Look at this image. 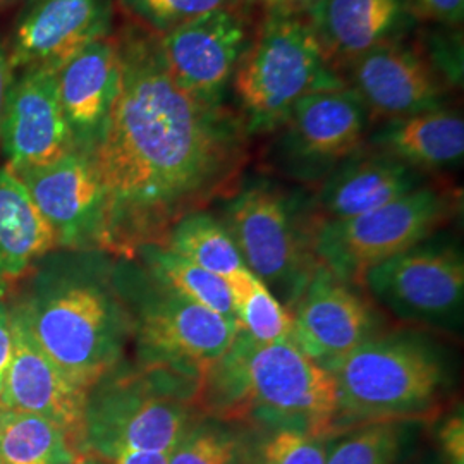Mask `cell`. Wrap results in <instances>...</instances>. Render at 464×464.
I'll use <instances>...</instances> for the list:
<instances>
[{"label":"cell","mask_w":464,"mask_h":464,"mask_svg":"<svg viewBox=\"0 0 464 464\" xmlns=\"http://www.w3.org/2000/svg\"><path fill=\"white\" fill-rule=\"evenodd\" d=\"M220 220L245 266L289 312L318 266L312 198L266 176H255L243 179L224 199Z\"/></svg>","instance_id":"cell-5"},{"label":"cell","mask_w":464,"mask_h":464,"mask_svg":"<svg viewBox=\"0 0 464 464\" xmlns=\"http://www.w3.org/2000/svg\"><path fill=\"white\" fill-rule=\"evenodd\" d=\"M0 458L2 464H76L83 456L53 421L0 404Z\"/></svg>","instance_id":"cell-25"},{"label":"cell","mask_w":464,"mask_h":464,"mask_svg":"<svg viewBox=\"0 0 464 464\" xmlns=\"http://www.w3.org/2000/svg\"><path fill=\"white\" fill-rule=\"evenodd\" d=\"M308 19L332 64L401 42L418 23L404 0H318Z\"/></svg>","instance_id":"cell-21"},{"label":"cell","mask_w":464,"mask_h":464,"mask_svg":"<svg viewBox=\"0 0 464 464\" xmlns=\"http://www.w3.org/2000/svg\"><path fill=\"white\" fill-rule=\"evenodd\" d=\"M169 456L166 452H128L103 464H169Z\"/></svg>","instance_id":"cell-37"},{"label":"cell","mask_w":464,"mask_h":464,"mask_svg":"<svg viewBox=\"0 0 464 464\" xmlns=\"http://www.w3.org/2000/svg\"><path fill=\"white\" fill-rule=\"evenodd\" d=\"M13 76H14V71H13L11 61H9L7 44H5V40H2V36H0V121H2L4 103H5L9 84L13 82Z\"/></svg>","instance_id":"cell-36"},{"label":"cell","mask_w":464,"mask_h":464,"mask_svg":"<svg viewBox=\"0 0 464 464\" xmlns=\"http://www.w3.org/2000/svg\"><path fill=\"white\" fill-rule=\"evenodd\" d=\"M0 149L13 172L47 166L74 151L55 69L14 71L0 121Z\"/></svg>","instance_id":"cell-15"},{"label":"cell","mask_w":464,"mask_h":464,"mask_svg":"<svg viewBox=\"0 0 464 464\" xmlns=\"http://www.w3.org/2000/svg\"><path fill=\"white\" fill-rule=\"evenodd\" d=\"M410 13L420 21L458 28L463 24L464 0H404Z\"/></svg>","instance_id":"cell-32"},{"label":"cell","mask_w":464,"mask_h":464,"mask_svg":"<svg viewBox=\"0 0 464 464\" xmlns=\"http://www.w3.org/2000/svg\"><path fill=\"white\" fill-rule=\"evenodd\" d=\"M439 444L448 464H464L463 410L449 416L439 430Z\"/></svg>","instance_id":"cell-33"},{"label":"cell","mask_w":464,"mask_h":464,"mask_svg":"<svg viewBox=\"0 0 464 464\" xmlns=\"http://www.w3.org/2000/svg\"><path fill=\"white\" fill-rule=\"evenodd\" d=\"M199 413L237 427H293L335 435L331 372L293 341L260 343L237 331L231 348L198 382Z\"/></svg>","instance_id":"cell-3"},{"label":"cell","mask_w":464,"mask_h":464,"mask_svg":"<svg viewBox=\"0 0 464 464\" xmlns=\"http://www.w3.org/2000/svg\"><path fill=\"white\" fill-rule=\"evenodd\" d=\"M266 17L308 16L318 0H249Z\"/></svg>","instance_id":"cell-35"},{"label":"cell","mask_w":464,"mask_h":464,"mask_svg":"<svg viewBox=\"0 0 464 464\" xmlns=\"http://www.w3.org/2000/svg\"><path fill=\"white\" fill-rule=\"evenodd\" d=\"M415 421L382 420L332 435L325 464H399Z\"/></svg>","instance_id":"cell-28"},{"label":"cell","mask_w":464,"mask_h":464,"mask_svg":"<svg viewBox=\"0 0 464 464\" xmlns=\"http://www.w3.org/2000/svg\"><path fill=\"white\" fill-rule=\"evenodd\" d=\"M55 248V236L26 188L9 167L0 166V295Z\"/></svg>","instance_id":"cell-23"},{"label":"cell","mask_w":464,"mask_h":464,"mask_svg":"<svg viewBox=\"0 0 464 464\" xmlns=\"http://www.w3.org/2000/svg\"><path fill=\"white\" fill-rule=\"evenodd\" d=\"M239 431L241 464H325L327 459V435L293 427H239Z\"/></svg>","instance_id":"cell-29"},{"label":"cell","mask_w":464,"mask_h":464,"mask_svg":"<svg viewBox=\"0 0 464 464\" xmlns=\"http://www.w3.org/2000/svg\"><path fill=\"white\" fill-rule=\"evenodd\" d=\"M24 2H28V0H0V11H4L7 7H13L16 4H24Z\"/></svg>","instance_id":"cell-38"},{"label":"cell","mask_w":464,"mask_h":464,"mask_svg":"<svg viewBox=\"0 0 464 464\" xmlns=\"http://www.w3.org/2000/svg\"><path fill=\"white\" fill-rule=\"evenodd\" d=\"M0 464H2V458H0Z\"/></svg>","instance_id":"cell-40"},{"label":"cell","mask_w":464,"mask_h":464,"mask_svg":"<svg viewBox=\"0 0 464 464\" xmlns=\"http://www.w3.org/2000/svg\"><path fill=\"white\" fill-rule=\"evenodd\" d=\"M11 316L14 351L0 391V404L53 421L66 431L83 456L84 406L88 391L78 387L50 360L16 310L11 308Z\"/></svg>","instance_id":"cell-18"},{"label":"cell","mask_w":464,"mask_h":464,"mask_svg":"<svg viewBox=\"0 0 464 464\" xmlns=\"http://www.w3.org/2000/svg\"><path fill=\"white\" fill-rule=\"evenodd\" d=\"M459 195L423 184L379 208L339 222L316 224L314 251L334 276L362 287L372 266L430 239L459 210Z\"/></svg>","instance_id":"cell-9"},{"label":"cell","mask_w":464,"mask_h":464,"mask_svg":"<svg viewBox=\"0 0 464 464\" xmlns=\"http://www.w3.org/2000/svg\"><path fill=\"white\" fill-rule=\"evenodd\" d=\"M114 40L119 93L90 160L103 193L102 251L131 260L183 217L231 197L248 164L249 134L237 112L176 84L153 32L130 21Z\"/></svg>","instance_id":"cell-1"},{"label":"cell","mask_w":464,"mask_h":464,"mask_svg":"<svg viewBox=\"0 0 464 464\" xmlns=\"http://www.w3.org/2000/svg\"><path fill=\"white\" fill-rule=\"evenodd\" d=\"M169 464H241L239 427L203 416L170 452Z\"/></svg>","instance_id":"cell-30"},{"label":"cell","mask_w":464,"mask_h":464,"mask_svg":"<svg viewBox=\"0 0 464 464\" xmlns=\"http://www.w3.org/2000/svg\"><path fill=\"white\" fill-rule=\"evenodd\" d=\"M289 314L293 343L327 372L335 370L353 351L381 334L370 303L322 264Z\"/></svg>","instance_id":"cell-13"},{"label":"cell","mask_w":464,"mask_h":464,"mask_svg":"<svg viewBox=\"0 0 464 464\" xmlns=\"http://www.w3.org/2000/svg\"><path fill=\"white\" fill-rule=\"evenodd\" d=\"M116 264L99 249H52L9 303L38 346L84 391L121 365L131 344L133 320Z\"/></svg>","instance_id":"cell-2"},{"label":"cell","mask_w":464,"mask_h":464,"mask_svg":"<svg viewBox=\"0 0 464 464\" xmlns=\"http://www.w3.org/2000/svg\"><path fill=\"white\" fill-rule=\"evenodd\" d=\"M13 351H14V334H13L11 306L4 298V295H0V391L13 358Z\"/></svg>","instance_id":"cell-34"},{"label":"cell","mask_w":464,"mask_h":464,"mask_svg":"<svg viewBox=\"0 0 464 464\" xmlns=\"http://www.w3.org/2000/svg\"><path fill=\"white\" fill-rule=\"evenodd\" d=\"M237 327L260 343L293 341V318L264 282L246 266L227 279Z\"/></svg>","instance_id":"cell-27"},{"label":"cell","mask_w":464,"mask_h":464,"mask_svg":"<svg viewBox=\"0 0 464 464\" xmlns=\"http://www.w3.org/2000/svg\"><path fill=\"white\" fill-rule=\"evenodd\" d=\"M76 464H103L99 459H93V458H82Z\"/></svg>","instance_id":"cell-39"},{"label":"cell","mask_w":464,"mask_h":464,"mask_svg":"<svg viewBox=\"0 0 464 464\" xmlns=\"http://www.w3.org/2000/svg\"><path fill=\"white\" fill-rule=\"evenodd\" d=\"M351 86L370 116L392 119L446 107L450 84L427 53L402 42L368 50L349 63Z\"/></svg>","instance_id":"cell-17"},{"label":"cell","mask_w":464,"mask_h":464,"mask_svg":"<svg viewBox=\"0 0 464 464\" xmlns=\"http://www.w3.org/2000/svg\"><path fill=\"white\" fill-rule=\"evenodd\" d=\"M372 116L351 88L322 90L293 107L268 147V164L296 183L320 184L365 145Z\"/></svg>","instance_id":"cell-10"},{"label":"cell","mask_w":464,"mask_h":464,"mask_svg":"<svg viewBox=\"0 0 464 464\" xmlns=\"http://www.w3.org/2000/svg\"><path fill=\"white\" fill-rule=\"evenodd\" d=\"M366 147L387 153L420 172L463 162L464 121L461 112L446 107L411 116L383 119L366 136Z\"/></svg>","instance_id":"cell-22"},{"label":"cell","mask_w":464,"mask_h":464,"mask_svg":"<svg viewBox=\"0 0 464 464\" xmlns=\"http://www.w3.org/2000/svg\"><path fill=\"white\" fill-rule=\"evenodd\" d=\"M116 0H28L7 44L13 71H59L92 44L114 34Z\"/></svg>","instance_id":"cell-14"},{"label":"cell","mask_w":464,"mask_h":464,"mask_svg":"<svg viewBox=\"0 0 464 464\" xmlns=\"http://www.w3.org/2000/svg\"><path fill=\"white\" fill-rule=\"evenodd\" d=\"M198 382L122 362L86 392L83 456L111 463L128 452L170 454L203 415Z\"/></svg>","instance_id":"cell-4"},{"label":"cell","mask_w":464,"mask_h":464,"mask_svg":"<svg viewBox=\"0 0 464 464\" xmlns=\"http://www.w3.org/2000/svg\"><path fill=\"white\" fill-rule=\"evenodd\" d=\"M423 184V172L363 145L318 184L312 198L316 224L363 216Z\"/></svg>","instance_id":"cell-19"},{"label":"cell","mask_w":464,"mask_h":464,"mask_svg":"<svg viewBox=\"0 0 464 464\" xmlns=\"http://www.w3.org/2000/svg\"><path fill=\"white\" fill-rule=\"evenodd\" d=\"M346 84L308 16L266 17L237 66L231 90L251 138L276 133L306 95Z\"/></svg>","instance_id":"cell-7"},{"label":"cell","mask_w":464,"mask_h":464,"mask_svg":"<svg viewBox=\"0 0 464 464\" xmlns=\"http://www.w3.org/2000/svg\"><path fill=\"white\" fill-rule=\"evenodd\" d=\"M57 248L99 249L103 245V193L90 157L69 151L47 166L14 172Z\"/></svg>","instance_id":"cell-16"},{"label":"cell","mask_w":464,"mask_h":464,"mask_svg":"<svg viewBox=\"0 0 464 464\" xmlns=\"http://www.w3.org/2000/svg\"><path fill=\"white\" fill-rule=\"evenodd\" d=\"M157 38L167 71L179 88L203 103L226 105L253 38L239 5L195 17Z\"/></svg>","instance_id":"cell-12"},{"label":"cell","mask_w":464,"mask_h":464,"mask_svg":"<svg viewBox=\"0 0 464 464\" xmlns=\"http://www.w3.org/2000/svg\"><path fill=\"white\" fill-rule=\"evenodd\" d=\"M363 287L404 322L446 325L463 308V253L450 245L425 241L372 266Z\"/></svg>","instance_id":"cell-11"},{"label":"cell","mask_w":464,"mask_h":464,"mask_svg":"<svg viewBox=\"0 0 464 464\" xmlns=\"http://www.w3.org/2000/svg\"><path fill=\"white\" fill-rule=\"evenodd\" d=\"M331 373L335 433L382 420L416 421L430 415L448 389L439 353L410 334H377Z\"/></svg>","instance_id":"cell-6"},{"label":"cell","mask_w":464,"mask_h":464,"mask_svg":"<svg viewBox=\"0 0 464 464\" xmlns=\"http://www.w3.org/2000/svg\"><path fill=\"white\" fill-rule=\"evenodd\" d=\"M131 260L140 264L153 281L166 285L167 289L236 322L231 291L222 277L162 245H145L136 249Z\"/></svg>","instance_id":"cell-24"},{"label":"cell","mask_w":464,"mask_h":464,"mask_svg":"<svg viewBox=\"0 0 464 464\" xmlns=\"http://www.w3.org/2000/svg\"><path fill=\"white\" fill-rule=\"evenodd\" d=\"M114 36L92 44L57 71L59 102L72 150L86 157L99 145L119 93Z\"/></svg>","instance_id":"cell-20"},{"label":"cell","mask_w":464,"mask_h":464,"mask_svg":"<svg viewBox=\"0 0 464 464\" xmlns=\"http://www.w3.org/2000/svg\"><path fill=\"white\" fill-rule=\"evenodd\" d=\"M117 282L133 320L136 365L199 379L231 348L237 324L153 281L130 258H117Z\"/></svg>","instance_id":"cell-8"},{"label":"cell","mask_w":464,"mask_h":464,"mask_svg":"<svg viewBox=\"0 0 464 464\" xmlns=\"http://www.w3.org/2000/svg\"><path fill=\"white\" fill-rule=\"evenodd\" d=\"M160 245L224 281L245 266L222 220L207 210L183 217Z\"/></svg>","instance_id":"cell-26"},{"label":"cell","mask_w":464,"mask_h":464,"mask_svg":"<svg viewBox=\"0 0 464 464\" xmlns=\"http://www.w3.org/2000/svg\"><path fill=\"white\" fill-rule=\"evenodd\" d=\"M138 24L162 34L195 17L237 7L243 0H117Z\"/></svg>","instance_id":"cell-31"}]
</instances>
